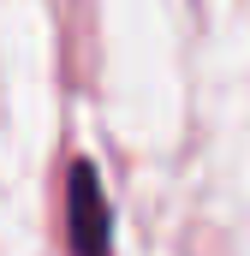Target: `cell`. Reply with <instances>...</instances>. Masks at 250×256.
I'll use <instances>...</instances> for the list:
<instances>
[{"instance_id": "cell-1", "label": "cell", "mask_w": 250, "mask_h": 256, "mask_svg": "<svg viewBox=\"0 0 250 256\" xmlns=\"http://www.w3.org/2000/svg\"><path fill=\"white\" fill-rule=\"evenodd\" d=\"M72 256H108V196L90 167H72Z\"/></svg>"}]
</instances>
